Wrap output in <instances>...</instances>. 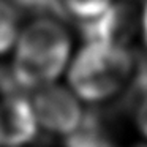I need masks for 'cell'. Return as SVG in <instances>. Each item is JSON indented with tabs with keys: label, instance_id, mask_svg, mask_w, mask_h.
<instances>
[{
	"label": "cell",
	"instance_id": "obj_1",
	"mask_svg": "<svg viewBox=\"0 0 147 147\" xmlns=\"http://www.w3.org/2000/svg\"><path fill=\"white\" fill-rule=\"evenodd\" d=\"M71 41L59 19L40 18L26 27L18 40L11 71L21 89L51 84L63 71Z\"/></svg>",
	"mask_w": 147,
	"mask_h": 147
},
{
	"label": "cell",
	"instance_id": "obj_2",
	"mask_svg": "<svg viewBox=\"0 0 147 147\" xmlns=\"http://www.w3.org/2000/svg\"><path fill=\"white\" fill-rule=\"evenodd\" d=\"M133 54L125 46L87 41L68 71L73 90L87 101H103L119 93L134 71Z\"/></svg>",
	"mask_w": 147,
	"mask_h": 147
},
{
	"label": "cell",
	"instance_id": "obj_3",
	"mask_svg": "<svg viewBox=\"0 0 147 147\" xmlns=\"http://www.w3.org/2000/svg\"><path fill=\"white\" fill-rule=\"evenodd\" d=\"M32 108L40 125L59 134H70L74 131L84 115L73 93L51 84L38 87L33 93Z\"/></svg>",
	"mask_w": 147,
	"mask_h": 147
},
{
	"label": "cell",
	"instance_id": "obj_4",
	"mask_svg": "<svg viewBox=\"0 0 147 147\" xmlns=\"http://www.w3.org/2000/svg\"><path fill=\"white\" fill-rule=\"evenodd\" d=\"M136 29V18L130 5H109L98 16L84 19L79 30L86 41L125 46Z\"/></svg>",
	"mask_w": 147,
	"mask_h": 147
},
{
	"label": "cell",
	"instance_id": "obj_5",
	"mask_svg": "<svg viewBox=\"0 0 147 147\" xmlns=\"http://www.w3.org/2000/svg\"><path fill=\"white\" fill-rule=\"evenodd\" d=\"M36 136V117L32 103L14 93L0 101V146L16 147Z\"/></svg>",
	"mask_w": 147,
	"mask_h": 147
},
{
	"label": "cell",
	"instance_id": "obj_6",
	"mask_svg": "<svg viewBox=\"0 0 147 147\" xmlns=\"http://www.w3.org/2000/svg\"><path fill=\"white\" fill-rule=\"evenodd\" d=\"M65 147H114L108 125L103 122L101 112L90 111L67 138Z\"/></svg>",
	"mask_w": 147,
	"mask_h": 147
},
{
	"label": "cell",
	"instance_id": "obj_7",
	"mask_svg": "<svg viewBox=\"0 0 147 147\" xmlns=\"http://www.w3.org/2000/svg\"><path fill=\"white\" fill-rule=\"evenodd\" d=\"M18 13L10 0H0V55L5 54L16 40Z\"/></svg>",
	"mask_w": 147,
	"mask_h": 147
},
{
	"label": "cell",
	"instance_id": "obj_8",
	"mask_svg": "<svg viewBox=\"0 0 147 147\" xmlns=\"http://www.w3.org/2000/svg\"><path fill=\"white\" fill-rule=\"evenodd\" d=\"M68 14H73L78 19H90L98 16L106 10L111 3V0H63Z\"/></svg>",
	"mask_w": 147,
	"mask_h": 147
},
{
	"label": "cell",
	"instance_id": "obj_9",
	"mask_svg": "<svg viewBox=\"0 0 147 147\" xmlns=\"http://www.w3.org/2000/svg\"><path fill=\"white\" fill-rule=\"evenodd\" d=\"M136 120L141 131L147 136V92L139 98V105H138V111H136Z\"/></svg>",
	"mask_w": 147,
	"mask_h": 147
},
{
	"label": "cell",
	"instance_id": "obj_10",
	"mask_svg": "<svg viewBox=\"0 0 147 147\" xmlns=\"http://www.w3.org/2000/svg\"><path fill=\"white\" fill-rule=\"evenodd\" d=\"M142 32H144V40L147 45V3L144 7V13H142Z\"/></svg>",
	"mask_w": 147,
	"mask_h": 147
},
{
	"label": "cell",
	"instance_id": "obj_11",
	"mask_svg": "<svg viewBox=\"0 0 147 147\" xmlns=\"http://www.w3.org/2000/svg\"><path fill=\"white\" fill-rule=\"evenodd\" d=\"M130 147H147L146 144H136V146H130Z\"/></svg>",
	"mask_w": 147,
	"mask_h": 147
}]
</instances>
